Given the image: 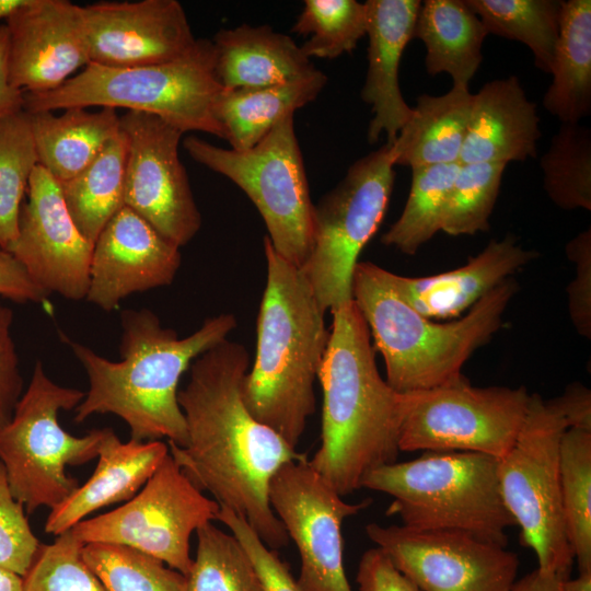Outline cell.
<instances>
[{
	"label": "cell",
	"instance_id": "6da1fadb",
	"mask_svg": "<svg viewBox=\"0 0 591 591\" xmlns=\"http://www.w3.org/2000/svg\"><path fill=\"white\" fill-rule=\"evenodd\" d=\"M248 366L246 348L228 339L192 362L188 382L177 393L187 440L184 447L169 442V452L199 490L242 515L277 551L290 538L270 507L269 482L304 454L246 408L242 385Z\"/></svg>",
	"mask_w": 591,
	"mask_h": 591
},
{
	"label": "cell",
	"instance_id": "7a4b0ae2",
	"mask_svg": "<svg viewBox=\"0 0 591 591\" xmlns=\"http://www.w3.org/2000/svg\"><path fill=\"white\" fill-rule=\"evenodd\" d=\"M120 321V361L66 339L89 378V390L76 407L74 421L114 414L128 425L132 440L167 438L184 447L186 422L177 401L181 376L197 357L227 339L236 327L235 316L221 313L209 317L184 338L173 328L163 327L148 309L125 310Z\"/></svg>",
	"mask_w": 591,
	"mask_h": 591
},
{
	"label": "cell",
	"instance_id": "3957f363",
	"mask_svg": "<svg viewBox=\"0 0 591 591\" xmlns=\"http://www.w3.org/2000/svg\"><path fill=\"white\" fill-rule=\"evenodd\" d=\"M333 324L317 380L323 390L321 445L312 468L341 497L373 470L396 462L402 393L381 376L369 327L354 300Z\"/></svg>",
	"mask_w": 591,
	"mask_h": 591
},
{
	"label": "cell",
	"instance_id": "277c9868",
	"mask_svg": "<svg viewBox=\"0 0 591 591\" xmlns=\"http://www.w3.org/2000/svg\"><path fill=\"white\" fill-rule=\"evenodd\" d=\"M266 287L257 317L256 356L242 397L252 416L297 449L316 408L314 384L329 331L300 268L264 237Z\"/></svg>",
	"mask_w": 591,
	"mask_h": 591
},
{
	"label": "cell",
	"instance_id": "5b68a950",
	"mask_svg": "<svg viewBox=\"0 0 591 591\" xmlns=\"http://www.w3.org/2000/svg\"><path fill=\"white\" fill-rule=\"evenodd\" d=\"M386 269L358 262L352 300L361 312L398 393L431 389L460 378L467 359L501 328L518 283L510 277L476 302L461 320L438 323L409 306Z\"/></svg>",
	"mask_w": 591,
	"mask_h": 591
},
{
	"label": "cell",
	"instance_id": "8992f818",
	"mask_svg": "<svg viewBox=\"0 0 591 591\" xmlns=\"http://www.w3.org/2000/svg\"><path fill=\"white\" fill-rule=\"evenodd\" d=\"M362 488L393 497L386 515L421 531H459L507 547L517 525L502 500L498 459L474 452H425L370 472Z\"/></svg>",
	"mask_w": 591,
	"mask_h": 591
},
{
	"label": "cell",
	"instance_id": "52a82bcc",
	"mask_svg": "<svg viewBox=\"0 0 591 591\" xmlns=\"http://www.w3.org/2000/svg\"><path fill=\"white\" fill-rule=\"evenodd\" d=\"M222 91L215 72L212 40L197 38L188 53L163 63L135 68L89 63L53 91L24 93V111L125 108L157 116L184 134L200 131L223 139L215 116Z\"/></svg>",
	"mask_w": 591,
	"mask_h": 591
},
{
	"label": "cell",
	"instance_id": "ba28073f",
	"mask_svg": "<svg viewBox=\"0 0 591 591\" xmlns=\"http://www.w3.org/2000/svg\"><path fill=\"white\" fill-rule=\"evenodd\" d=\"M85 393L49 379L38 360L11 420L0 427V462L10 489L27 514L50 510L80 485L67 466L86 464L99 455L103 429L82 437L67 432L58 421L60 410H71Z\"/></svg>",
	"mask_w": 591,
	"mask_h": 591
},
{
	"label": "cell",
	"instance_id": "9c48e42d",
	"mask_svg": "<svg viewBox=\"0 0 591 591\" xmlns=\"http://www.w3.org/2000/svg\"><path fill=\"white\" fill-rule=\"evenodd\" d=\"M186 152L199 164L228 177L255 205L274 250L298 268L314 244V205L294 130V113L285 115L247 150L215 146L188 136Z\"/></svg>",
	"mask_w": 591,
	"mask_h": 591
},
{
	"label": "cell",
	"instance_id": "30bf717a",
	"mask_svg": "<svg viewBox=\"0 0 591 591\" xmlns=\"http://www.w3.org/2000/svg\"><path fill=\"white\" fill-rule=\"evenodd\" d=\"M568 428L556 399L533 393L515 441L498 459L502 500L521 528V544L534 551L540 569L560 581L570 578L575 561L565 528L559 475L560 442Z\"/></svg>",
	"mask_w": 591,
	"mask_h": 591
},
{
	"label": "cell",
	"instance_id": "8fae6325",
	"mask_svg": "<svg viewBox=\"0 0 591 591\" xmlns=\"http://www.w3.org/2000/svg\"><path fill=\"white\" fill-rule=\"evenodd\" d=\"M394 166L392 144L385 143L355 161L314 205V244L300 270L325 312L352 300L354 271L385 216Z\"/></svg>",
	"mask_w": 591,
	"mask_h": 591
},
{
	"label": "cell",
	"instance_id": "7c38bea8",
	"mask_svg": "<svg viewBox=\"0 0 591 591\" xmlns=\"http://www.w3.org/2000/svg\"><path fill=\"white\" fill-rule=\"evenodd\" d=\"M526 387L473 386L460 378L402 394L399 451L474 452L502 457L524 421Z\"/></svg>",
	"mask_w": 591,
	"mask_h": 591
},
{
	"label": "cell",
	"instance_id": "4fadbf2b",
	"mask_svg": "<svg viewBox=\"0 0 591 591\" xmlns=\"http://www.w3.org/2000/svg\"><path fill=\"white\" fill-rule=\"evenodd\" d=\"M219 508L190 482L169 452L135 497L70 530L83 544L126 546L186 576L193 563L190 536L216 520Z\"/></svg>",
	"mask_w": 591,
	"mask_h": 591
},
{
	"label": "cell",
	"instance_id": "5bb4252c",
	"mask_svg": "<svg viewBox=\"0 0 591 591\" xmlns=\"http://www.w3.org/2000/svg\"><path fill=\"white\" fill-rule=\"evenodd\" d=\"M271 509L300 554L297 579L305 591H352L344 567L341 526L372 500L350 503L310 465L305 455L283 464L268 487Z\"/></svg>",
	"mask_w": 591,
	"mask_h": 591
},
{
	"label": "cell",
	"instance_id": "9a60e30c",
	"mask_svg": "<svg viewBox=\"0 0 591 591\" xmlns=\"http://www.w3.org/2000/svg\"><path fill=\"white\" fill-rule=\"evenodd\" d=\"M119 118L127 141L124 205L181 248L201 227L178 154L184 132L150 114L126 112Z\"/></svg>",
	"mask_w": 591,
	"mask_h": 591
},
{
	"label": "cell",
	"instance_id": "2e32d148",
	"mask_svg": "<svg viewBox=\"0 0 591 591\" xmlns=\"http://www.w3.org/2000/svg\"><path fill=\"white\" fill-rule=\"evenodd\" d=\"M366 533L421 591H511L517 581L515 553L464 532L370 523Z\"/></svg>",
	"mask_w": 591,
	"mask_h": 591
},
{
	"label": "cell",
	"instance_id": "e0dca14e",
	"mask_svg": "<svg viewBox=\"0 0 591 591\" xmlns=\"http://www.w3.org/2000/svg\"><path fill=\"white\" fill-rule=\"evenodd\" d=\"M10 253L48 294L86 298L93 244L74 224L59 183L39 164L33 170Z\"/></svg>",
	"mask_w": 591,
	"mask_h": 591
},
{
	"label": "cell",
	"instance_id": "ac0fdd59",
	"mask_svg": "<svg viewBox=\"0 0 591 591\" xmlns=\"http://www.w3.org/2000/svg\"><path fill=\"white\" fill-rule=\"evenodd\" d=\"M90 63L135 68L175 60L197 38L176 0L102 1L82 7Z\"/></svg>",
	"mask_w": 591,
	"mask_h": 591
},
{
	"label": "cell",
	"instance_id": "d6986e66",
	"mask_svg": "<svg viewBox=\"0 0 591 591\" xmlns=\"http://www.w3.org/2000/svg\"><path fill=\"white\" fill-rule=\"evenodd\" d=\"M4 23L10 82L24 93L53 91L90 63L82 5L25 0Z\"/></svg>",
	"mask_w": 591,
	"mask_h": 591
},
{
	"label": "cell",
	"instance_id": "ffe728a7",
	"mask_svg": "<svg viewBox=\"0 0 591 591\" xmlns=\"http://www.w3.org/2000/svg\"><path fill=\"white\" fill-rule=\"evenodd\" d=\"M181 263L179 247L124 206L93 244L85 299L111 312L135 292L172 283Z\"/></svg>",
	"mask_w": 591,
	"mask_h": 591
},
{
	"label": "cell",
	"instance_id": "44dd1931",
	"mask_svg": "<svg viewBox=\"0 0 591 591\" xmlns=\"http://www.w3.org/2000/svg\"><path fill=\"white\" fill-rule=\"evenodd\" d=\"M364 4L369 45L361 99L373 114L367 138L375 143L384 134L386 143L392 144L413 113L399 88L398 68L405 47L414 39L421 2L368 0Z\"/></svg>",
	"mask_w": 591,
	"mask_h": 591
},
{
	"label": "cell",
	"instance_id": "7402d4cb",
	"mask_svg": "<svg viewBox=\"0 0 591 591\" xmlns=\"http://www.w3.org/2000/svg\"><path fill=\"white\" fill-rule=\"evenodd\" d=\"M537 256L536 251L522 247L515 236L507 234L491 240L478 255L453 270L425 277L387 271V278L398 296L420 315L445 320L471 309Z\"/></svg>",
	"mask_w": 591,
	"mask_h": 591
},
{
	"label": "cell",
	"instance_id": "603a6c76",
	"mask_svg": "<svg viewBox=\"0 0 591 591\" xmlns=\"http://www.w3.org/2000/svg\"><path fill=\"white\" fill-rule=\"evenodd\" d=\"M536 103L517 76L485 83L472 96L460 164L524 162L537 157Z\"/></svg>",
	"mask_w": 591,
	"mask_h": 591
},
{
	"label": "cell",
	"instance_id": "cb8c5ba5",
	"mask_svg": "<svg viewBox=\"0 0 591 591\" xmlns=\"http://www.w3.org/2000/svg\"><path fill=\"white\" fill-rule=\"evenodd\" d=\"M167 454L169 445L161 440L123 442L113 429L104 428L94 473L50 510L45 532L57 536L106 506L130 500Z\"/></svg>",
	"mask_w": 591,
	"mask_h": 591
},
{
	"label": "cell",
	"instance_id": "d4e9b609",
	"mask_svg": "<svg viewBox=\"0 0 591 591\" xmlns=\"http://www.w3.org/2000/svg\"><path fill=\"white\" fill-rule=\"evenodd\" d=\"M211 40L215 72L223 90L278 85L316 70L290 36L268 25L223 28Z\"/></svg>",
	"mask_w": 591,
	"mask_h": 591
},
{
	"label": "cell",
	"instance_id": "484cf974",
	"mask_svg": "<svg viewBox=\"0 0 591 591\" xmlns=\"http://www.w3.org/2000/svg\"><path fill=\"white\" fill-rule=\"evenodd\" d=\"M27 114L37 162L58 183L81 173L120 131V116L109 107H70L59 115Z\"/></svg>",
	"mask_w": 591,
	"mask_h": 591
},
{
	"label": "cell",
	"instance_id": "4316f807",
	"mask_svg": "<svg viewBox=\"0 0 591 591\" xmlns=\"http://www.w3.org/2000/svg\"><path fill=\"white\" fill-rule=\"evenodd\" d=\"M488 35L483 22L465 0L421 2L414 38L426 47L425 67L429 76L448 73L453 85L467 86L483 61V44Z\"/></svg>",
	"mask_w": 591,
	"mask_h": 591
},
{
	"label": "cell",
	"instance_id": "83f0119b",
	"mask_svg": "<svg viewBox=\"0 0 591 591\" xmlns=\"http://www.w3.org/2000/svg\"><path fill=\"white\" fill-rule=\"evenodd\" d=\"M473 93L452 85L442 95L421 94L392 143L395 165L410 169L460 163Z\"/></svg>",
	"mask_w": 591,
	"mask_h": 591
},
{
	"label": "cell",
	"instance_id": "f1b7e54d",
	"mask_svg": "<svg viewBox=\"0 0 591 591\" xmlns=\"http://www.w3.org/2000/svg\"><path fill=\"white\" fill-rule=\"evenodd\" d=\"M327 77L320 70L287 83L248 90H223L215 116L234 150H247L259 142L287 114L313 102Z\"/></svg>",
	"mask_w": 591,
	"mask_h": 591
},
{
	"label": "cell",
	"instance_id": "f546056e",
	"mask_svg": "<svg viewBox=\"0 0 591 591\" xmlns=\"http://www.w3.org/2000/svg\"><path fill=\"white\" fill-rule=\"evenodd\" d=\"M545 109L560 124H577L591 113V1H561L559 36Z\"/></svg>",
	"mask_w": 591,
	"mask_h": 591
},
{
	"label": "cell",
	"instance_id": "4dcf8cb0",
	"mask_svg": "<svg viewBox=\"0 0 591 591\" xmlns=\"http://www.w3.org/2000/svg\"><path fill=\"white\" fill-rule=\"evenodd\" d=\"M127 160L126 137L119 134L74 177L59 183L66 207L92 244L114 215L124 207Z\"/></svg>",
	"mask_w": 591,
	"mask_h": 591
},
{
	"label": "cell",
	"instance_id": "1f68e13d",
	"mask_svg": "<svg viewBox=\"0 0 591 591\" xmlns=\"http://www.w3.org/2000/svg\"><path fill=\"white\" fill-rule=\"evenodd\" d=\"M488 34L517 40L534 65L551 73L559 36L563 0H465Z\"/></svg>",
	"mask_w": 591,
	"mask_h": 591
},
{
	"label": "cell",
	"instance_id": "d6a6232c",
	"mask_svg": "<svg viewBox=\"0 0 591 591\" xmlns=\"http://www.w3.org/2000/svg\"><path fill=\"white\" fill-rule=\"evenodd\" d=\"M560 496L579 572L591 571V430L568 428L559 450Z\"/></svg>",
	"mask_w": 591,
	"mask_h": 591
},
{
	"label": "cell",
	"instance_id": "836d02e7",
	"mask_svg": "<svg viewBox=\"0 0 591 591\" xmlns=\"http://www.w3.org/2000/svg\"><path fill=\"white\" fill-rule=\"evenodd\" d=\"M460 163L412 169V183L398 219L382 235L384 245L414 255L441 231L444 207Z\"/></svg>",
	"mask_w": 591,
	"mask_h": 591
},
{
	"label": "cell",
	"instance_id": "e575fe53",
	"mask_svg": "<svg viewBox=\"0 0 591 591\" xmlns=\"http://www.w3.org/2000/svg\"><path fill=\"white\" fill-rule=\"evenodd\" d=\"M540 166L548 198L564 210H591V130L560 124Z\"/></svg>",
	"mask_w": 591,
	"mask_h": 591
},
{
	"label": "cell",
	"instance_id": "d590c367",
	"mask_svg": "<svg viewBox=\"0 0 591 591\" xmlns=\"http://www.w3.org/2000/svg\"><path fill=\"white\" fill-rule=\"evenodd\" d=\"M38 164L28 114L0 117V250L9 252L28 181Z\"/></svg>",
	"mask_w": 591,
	"mask_h": 591
},
{
	"label": "cell",
	"instance_id": "8d00e7d4",
	"mask_svg": "<svg viewBox=\"0 0 591 591\" xmlns=\"http://www.w3.org/2000/svg\"><path fill=\"white\" fill-rule=\"evenodd\" d=\"M196 534L186 591H265L254 564L232 533L208 522Z\"/></svg>",
	"mask_w": 591,
	"mask_h": 591
},
{
	"label": "cell",
	"instance_id": "74e56055",
	"mask_svg": "<svg viewBox=\"0 0 591 591\" xmlns=\"http://www.w3.org/2000/svg\"><path fill=\"white\" fill-rule=\"evenodd\" d=\"M292 32L310 38L302 53L335 59L351 53L367 34V8L356 0H305Z\"/></svg>",
	"mask_w": 591,
	"mask_h": 591
},
{
	"label": "cell",
	"instance_id": "f35d334b",
	"mask_svg": "<svg viewBox=\"0 0 591 591\" xmlns=\"http://www.w3.org/2000/svg\"><path fill=\"white\" fill-rule=\"evenodd\" d=\"M82 556L106 591H186L184 575L136 549L89 543Z\"/></svg>",
	"mask_w": 591,
	"mask_h": 591
},
{
	"label": "cell",
	"instance_id": "ab89813d",
	"mask_svg": "<svg viewBox=\"0 0 591 591\" xmlns=\"http://www.w3.org/2000/svg\"><path fill=\"white\" fill-rule=\"evenodd\" d=\"M505 163L460 164L441 221V231L449 235H474L490 228Z\"/></svg>",
	"mask_w": 591,
	"mask_h": 591
},
{
	"label": "cell",
	"instance_id": "60d3db41",
	"mask_svg": "<svg viewBox=\"0 0 591 591\" xmlns=\"http://www.w3.org/2000/svg\"><path fill=\"white\" fill-rule=\"evenodd\" d=\"M83 546L71 530L57 535L50 544H40L23 577V591H106L84 561Z\"/></svg>",
	"mask_w": 591,
	"mask_h": 591
},
{
	"label": "cell",
	"instance_id": "b9f144b4",
	"mask_svg": "<svg viewBox=\"0 0 591 591\" xmlns=\"http://www.w3.org/2000/svg\"><path fill=\"white\" fill-rule=\"evenodd\" d=\"M24 509L12 495L5 468L0 462V567L21 577L28 571L40 546Z\"/></svg>",
	"mask_w": 591,
	"mask_h": 591
},
{
	"label": "cell",
	"instance_id": "7bdbcfd3",
	"mask_svg": "<svg viewBox=\"0 0 591 591\" xmlns=\"http://www.w3.org/2000/svg\"><path fill=\"white\" fill-rule=\"evenodd\" d=\"M216 520L224 524L241 543L265 591H305L293 578L289 565L260 540L242 515L220 507Z\"/></svg>",
	"mask_w": 591,
	"mask_h": 591
},
{
	"label": "cell",
	"instance_id": "ee69618b",
	"mask_svg": "<svg viewBox=\"0 0 591 591\" xmlns=\"http://www.w3.org/2000/svg\"><path fill=\"white\" fill-rule=\"evenodd\" d=\"M575 264V278L567 287L568 310L577 333L591 337V230L577 234L565 248Z\"/></svg>",
	"mask_w": 591,
	"mask_h": 591
},
{
	"label": "cell",
	"instance_id": "f6af8a7d",
	"mask_svg": "<svg viewBox=\"0 0 591 591\" xmlns=\"http://www.w3.org/2000/svg\"><path fill=\"white\" fill-rule=\"evenodd\" d=\"M12 310L0 301V427L7 425L23 394V378L11 334Z\"/></svg>",
	"mask_w": 591,
	"mask_h": 591
},
{
	"label": "cell",
	"instance_id": "bcb514c9",
	"mask_svg": "<svg viewBox=\"0 0 591 591\" xmlns=\"http://www.w3.org/2000/svg\"><path fill=\"white\" fill-rule=\"evenodd\" d=\"M356 581L359 591H421L378 546L362 554Z\"/></svg>",
	"mask_w": 591,
	"mask_h": 591
},
{
	"label": "cell",
	"instance_id": "7dc6e473",
	"mask_svg": "<svg viewBox=\"0 0 591 591\" xmlns=\"http://www.w3.org/2000/svg\"><path fill=\"white\" fill-rule=\"evenodd\" d=\"M48 296L10 252L0 250V297L16 303H39Z\"/></svg>",
	"mask_w": 591,
	"mask_h": 591
},
{
	"label": "cell",
	"instance_id": "c3c4849f",
	"mask_svg": "<svg viewBox=\"0 0 591 591\" xmlns=\"http://www.w3.org/2000/svg\"><path fill=\"white\" fill-rule=\"evenodd\" d=\"M569 422V428L591 430V392L583 384H569L564 393L555 397Z\"/></svg>",
	"mask_w": 591,
	"mask_h": 591
},
{
	"label": "cell",
	"instance_id": "681fc988",
	"mask_svg": "<svg viewBox=\"0 0 591 591\" xmlns=\"http://www.w3.org/2000/svg\"><path fill=\"white\" fill-rule=\"evenodd\" d=\"M24 109V92L10 82L9 77V32L5 23H0V117Z\"/></svg>",
	"mask_w": 591,
	"mask_h": 591
},
{
	"label": "cell",
	"instance_id": "f907efd6",
	"mask_svg": "<svg viewBox=\"0 0 591 591\" xmlns=\"http://www.w3.org/2000/svg\"><path fill=\"white\" fill-rule=\"evenodd\" d=\"M511 591H563L561 581L552 572L536 568L520 580Z\"/></svg>",
	"mask_w": 591,
	"mask_h": 591
},
{
	"label": "cell",
	"instance_id": "816d5d0a",
	"mask_svg": "<svg viewBox=\"0 0 591 591\" xmlns=\"http://www.w3.org/2000/svg\"><path fill=\"white\" fill-rule=\"evenodd\" d=\"M0 591H23V577L0 567Z\"/></svg>",
	"mask_w": 591,
	"mask_h": 591
},
{
	"label": "cell",
	"instance_id": "f5cc1de1",
	"mask_svg": "<svg viewBox=\"0 0 591 591\" xmlns=\"http://www.w3.org/2000/svg\"><path fill=\"white\" fill-rule=\"evenodd\" d=\"M563 591H591V571L579 572L577 578L561 581Z\"/></svg>",
	"mask_w": 591,
	"mask_h": 591
}]
</instances>
